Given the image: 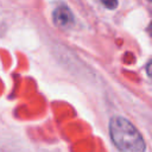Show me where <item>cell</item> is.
Wrapping results in <instances>:
<instances>
[{
    "mask_svg": "<svg viewBox=\"0 0 152 152\" xmlns=\"http://www.w3.org/2000/svg\"><path fill=\"white\" fill-rule=\"evenodd\" d=\"M109 134L114 145L121 152H145L146 150L139 131L122 116H113L110 119Z\"/></svg>",
    "mask_w": 152,
    "mask_h": 152,
    "instance_id": "1",
    "label": "cell"
},
{
    "mask_svg": "<svg viewBox=\"0 0 152 152\" xmlns=\"http://www.w3.org/2000/svg\"><path fill=\"white\" fill-rule=\"evenodd\" d=\"M52 18H53L55 25L58 26L59 28H68L74 23V15H72L71 11L69 10V7H66L64 5L58 6L53 11Z\"/></svg>",
    "mask_w": 152,
    "mask_h": 152,
    "instance_id": "2",
    "label": "cell"
},
{
    "mask_svg": "<svg viewBox=\"0 0 152 152\" xmlns=\"http://www.w3.org/2000/svg\"><path fill=\"white\" fill-rule=\"evenodd\" d=\"M102 4L106 6V7H108L109 10H114L116 6H118V2L116 1H102Z\"/></svg>",
    "mask_w": 152,
    "mask_h": 152,
    "instance_id": "3",
    "label": "cell"
},
{
    "mask_svg": "<svg viewBox=\"0 0 152 152\" xmlns=\"http://www.w3.org/2000/svg\"><path fill=\"white\" fill-rule=\"evenodd\" d=\"M146 71H147V75L150 76V78H152V61L147 64V66H146Z\"/></svg>",
    "mask_w": 152,
    "mask_h": 152,
    "instance_id": "4",
    "label": "cell"
},
{
    "mask_svg": "<svg viewBox=\"0 0 152 152\" xmlns=\"http://www.w3.org/2000/svg\"><path fill=\"white\" fill-rule=\"evenodd\" d=\"M148 32H150V34L152 36V21H151L150 25H148Z\"/></svg>",
    "mask_w": 152,
    "mask_h": 152,
    "instance_id": "5",
    "label": "cell"
}]
</instances>
